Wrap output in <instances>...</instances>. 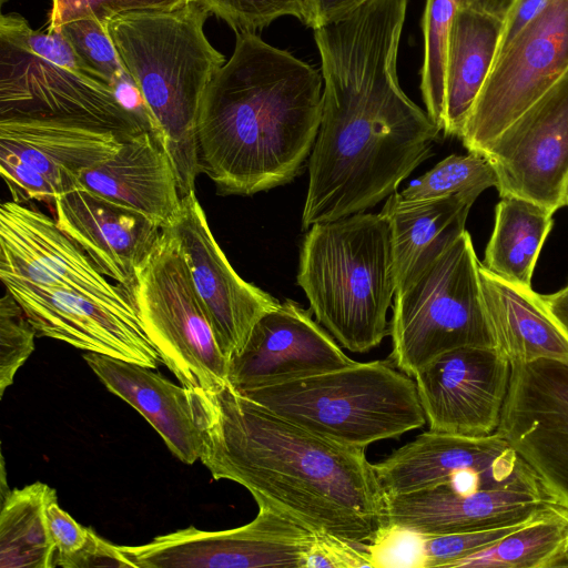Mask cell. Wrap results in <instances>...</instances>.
Returning <instances> with one entry per match:
<instances>
[{
    "instance_id": "obj_1",
    "label": "cell",
    "mask_w": 568,
    "mask_h": 568,
    "mask_svg": "<svg viewBox=\"0 0 568 568\" xmlns=\"http://www.w3.org/2000/svg\"><path fill=\"white\" fill-rule=\"evenodd\" d=\"M408 0H368L314 30L322 116L302 226L364 212L396 192L443 131L402 90L397 57Z\"/></svg>"
},
{
    "instance_id": "obj_2",
    "label": "cell",
    "mask_w": 568,
    "mask_h": 568,
    "mask_svg": "<svg viewBox=\"0 0 568 568\" xmlns=\"http://www.w3.org/2000/svg\"><path fill=\"white\" fill-rule=\"evenodd\" d=\"M203 439L200 460L214 479L246 488L316 534L368 542L385 500L365 449L313 433L225 383L189 388Z\"/></svg>"
},
{
    "instance_id": "obj_3",
    "label": "cell",
    "mask_w": 568,
    "mask_h": 568,
    "mask_svg": "<svg viewBox=\"0 0 568 568\" xmlns=\"http://www.w3.org/2000/svg\"><path fill=\"white\" fill-rule=\"evenodd\" d=\"M323 78L254 32L209 83L197 119L199 160L221 195H252L291 182L321 124Z\"/></svg>"
},
{
    "instance_id": "obj_4",
    "label": "cell",
    "mask_w": 568,
    "mask_h": 568,
    "mask_svg": "<svg viewBox=\"0 0 568 568\" xmlns=\"http://www.w3.org/2000/svg\"><path fill=\"white\" fill-rule=\"evenodd\" d=\"M211 14L202 0L163 11L131 12L108 21V32L138 87L174 165L180 192L195 191L201 171L197 119L204 92L225 63L207 40Z\"/></svg>"
},
{
    "instance_id": "obj_5",
    "label": "cell",
    "mask_w": 568,
    "mask_h": 568,
    "mask_svg": "<svg viewBox=\"0 0 568 568\" xmlns=\"http://www.w3.org/2000/svg\"><path fill=\"white\" fill-rule=\"evenodd\" d=\"M297 284L317 322L342 347L365 353L386 335L396 288L388 219L356 213L315 223L301 246Z\"/></svg>"
},
{
    "instance_id": "obj_6",
    "label": "cell",
    "mask_w": 568,
    "mask_h": 568,
    "mask_svg": "<svg viewBox=\"0 0 568 568\" xmlns=\"http://www.w3.org/2000/svg\"><path fill=\"white\" fill-rule=\"evenodd\" d=\"M240 392L285 419L353 447L398 438L426 424L415 381L388 359Z\"/></svg>"
},
{
    "instance_id": "obj_7",
    "label": "cell",
    "mask_w": 568,
    "mask_h": 568,
    "mask_svg": "<svg viewBox=\"0 0 568 568\" xmlns=\"http://www.w3.org/2000/svg\"><path fill=\"white\" fill-rule=\"evenodd\" d=\"M479 265L464 230L442 253L397 287L388 361L414 377L435 357L464 346H493L483 305ZM494 347V346H493Z\"/></svg>"
},
{
    "instance_id": "obj_8",
    "label": "cell",
    "mask_w": 568,
    "mask_h": 568,
    "mask_svg": "<svg viewBox=\"0 0 568 568\" xmlns=\"http://www.w3.org/2000/svg\"><path fill=\"white\" fill-rule=\"evenodd\" d=\"M132 292L145 333L182 386L214 389L227 383L229 362L169 227L136 270Z\"/></svg>"
},
{
    "instance_id": "obj_9",
    "label": "cell",
    "mask_w": 568,
    "mask_h": 568,
    "mask_svg": "<svg viewBox=\"0 0 568 568\" xmlns=\"http://www.w3.org/2000/svg\"><path fill=\"white\" fill-rule=\"evenodd\" d=\"M568 72V0H549L496 57L460 140L481 153Z\"/></svg>"
},
{
    "instance_id": "obj_10",
    "label": "cell",
    "mask_w": 568,
    "mask_h": 568,
    "mask_svg": "<svg viewBox=\"0 0 568 568\" xmlns=\"http://www.w3.org/2000/svg\"><path fill=\"white\" fill-rule=\"evenodd\" d=\"M43 118L112 130H148L108 83L61 67L0 37V119Z\"/></svg>"
},
{
    "instance_id": "obj_11",
    "label": "cell",
    "mask_w": 568,
    "mask_h": 568,
    "mask_svg": "<svg viewBox=\"0 0 568 568\" xmlns=\"http://www.w3.org/2000/svg\"><path fill=\"white\" fill-rule=\"evenodd\" d=\"M248 524L206 531L193 526L140 546H120L132 568H303L316 532L280 511L257 505Z\"/></svg>"
},
{
    "instance_id": "obj_12",
    "label": "cell",
    "mask_w": 568,
    "mask_h": 568,
    "mask_svg": "<svg viewBox=\"0 0 568 568\" xmlns=\"http://www.w3.org/2000/svg\"><path fill=\"white\" fill-rule=\"evenodd\" d=\"M3 277L77 292L141 322L132 291L111 283L55 220L12 200L0 206V278Z\"/></svg>"
},
{
    "instance_id": "obj_13",
    "label": "cell",
    "mask_w": 568,
    "mask_h": 568,
    "mask_svg": "<svg viewBox=\"0 0 568 568\" xmlns=\"http://www.w3.org/2000/svg\"><path fill=\"white\" fill-rule=\"evenodd\" d=\"M500 197H521L554 213L568 186V72L481 152Z\"/></svg>"
},
{
    "instance_id": "obj_14",
    "label": "cell",
    "mask_w": 568,
    "mask_h": 568,
    "mask_svg": "<svg viewBox=\"0 0 568 568\" xmlns=\"http://www.w3.org/2000/svg\"><path fill=\"white\" fill-rule=\"evenodd\" d=\"M497 433L568 508V363L510 364Z\"/></svg>"
},
{
    "instance_id": "obj_15",
    "label": "cell",
    "mask_w": 568,
    "mask_h": 568,
    "mask_svg": "<svg viewBox=\"0 0 568 568\" xmlns=\"http://www.w3.org/2000/svg\"><path fill=\"white\" fill-rule=\"evenodd\" d=\"M510 368L493 346L458 347L430 361L414 376L429 429L463 436L494 434Z\"/></svg>"
},
{
    "instance_id": "obj_16",
    "label": "cell",
    "mask_w": 568,
    "mask_h": 568,
    "mask_svg": "<svg viewBox=\"0 0 568 568\" xmlns=\"http://www.w3.org/2000/svg\"><path fill=\"white\" fill-rule=\"evenodd\" d=\"M178 239L196 293L227 362L247 342L254 325L281 303L244 281L215 241L195 191L182 196L181 211L168 226Z\"/></svg>"
},
{
    "instance_id": "obj_17",
    "label": "cell",
    "mask_w": 568,
    "mask_h": 568,
    "mask_svg": "<svg viewBox=\"0 0 568 568\" xmlns=\"http://www.w3.org/2000/svg\"><path fill=\"white\" fill-rule=\"evenodd\" d=\"M355 363L308 311L285 300L258 320L242 351L229 361L227 382L245 390Z\"/></svg>"
},
{
    "instance_id": "obj_18",
    "label": "cell",
    "mask_w": 568,
    "mask_h": 568,
    "mask_svg": "<svg viewBox=\"0 0 568 568\" xmlns=\"http://www.w3.org/2000/svg\"><path fill=\"white\" fill-rule=\"evenodd\" d=\"M38 336L156 368L163 359L140 321L77 292L3 277Z\"/></svg>"
},
{
    "instance_id": "obj_19",
    "label": "cell",
    "mask_w": 568,
    "mask_h": 568,
    "mask_svg": "<svg viewBox=\"0 0 568 568\" xmlns=\"http://www.w3.org/2000/svg\"><path fill=\"white\" fill-rule=\"evenodd\" d=\"M384 523L426 536L479 530L526 521L561 505L538 479L469 493L448 483L398 495H384Z\"/></svg>"
},
{
    "instance_id": "obj_20",
    "label": "cell",
    "mask_w": 568,
    "mask_h": 568,
    "mask_svg": "<svg viewBox=\"0 0 568 568\" xmlns=\"http://www.w3.org/2000/svg\"><path fill=\"white\" fill-rule=\"evenodd\" d=\"M374 468L384 495L434 487L463 471L513 476L531 469L497 432L463 436L430 429Z\"/></svg>"
},
{
    "instance_id": "obj_21",
    "label": "cell",
    "mask_w": 568,
    "mask_h": 568,
    "mask_svg": "<svg viewBox=\"0 0 568 568\" xmlns=\"http://www.w3.org/2000/svg\"><path fill=\"white\" fill-rule=\"evenodd\" d=\"M55 222L111 280L132 291L162 229L146 216L77 187L54 201Z\"/></svg>"
},
{
    "instance_id": "obj_22",
    "label": "cell",
    "mask_w": 568,
    "mask_h": 568,
    "mask_svg": "<svg viewBox=\"0 0 568 568\" xmlns=\"http://www.w3.org/2000/svg\"><path fill=\"white\" fill-rule=\"evenodd\" d=\"M79 187L170 226L182 206L172 160L160 138L145 130L126 138L104 161L85 169Z\"/></svg>"
},
{
    "instance_id": "obj_23",
    "label": "cell",
    "mask_w": 568,
    "mask_h": 568,
    "mask_svg": "<svg viewBox=\"0 0 568 568\" xmlns=\"http://www.w3.org/2000/svg\"><path fill=\"white\" fill-rule=\"evenodd\" d=\"M126 138L104 128L43 118L0 119V155L16 159L64 194L88 168L110 158Z\"/></svg>"
},
{
    "instance_id": "obj_24",
    "label": "cell",
    "mask_w": 568,
    "mask_h": 568,
    "mask_svg": "<svg viewBox=\"0 0 568 568\" xmlns=\"http://www.w3.org/2000/svg\"><path fill=\"white\" fill-rule=\"evenodd\" d=\"M83 358L109 392L153 426L176 458L187 465L201 458L203 439L189 388L141 364L92 352Z\"/></svg>"
},
{
    "instance_id": "obj_25",
    "label": "cell",
    "mask_w": 568,
    "mask_h": 568,
    "mask_svg": "<svg viewBox=\"0 0 568 568\" xmlns=\"http://www.w3.org/2000/svg\"><path fill=\"white\" fill-rule=\"evenodd\" d=\"M483 305L493 346L510 363L541 358L568 363V337L531 286L479 265Z\"/></svg>"
},
{
    "instance_id": "obj_26",
    "label": "cell",
    "mask_w": 568,
    "mask_h": 568,
    "mask_svg": "<svg viewBox=\"0 0 568 568\" xmlns=\"http://www.w3.org/2000/svg\"><path fill=\"white\" fill-rule=\"evenodd\" d=\"M476 193L428 200H405L390 194L382 213L388 219L397 287L423 270L465 229ZM397 290V288H396Z\"/></svg>"
},
{
    "instance_id": "obj_27",
    "label": "cell",
    "mask_w": 568,
    "mask_h": 568,
    "mask_svg": "<svg viewBox=\"0 0 568 568\" xmlns=\"http://www.w3.org/2000/svg\"><path fill=\"white\" fill-rule=\"evenodd\" d=\"M504 21L460 7L445 62L444 135L460 138L497 57Z\"/></svg>"
},
{
    "instance_id": "obj_28",
    "label": "cell",
    "mask_w": 568,
    "mask_h": 568,
    "mask_svg": "<svg viewBox=\"0 0 568 568\" xmlns=\"http://www.w3.org/2000/svg\"><path fill=\"white\" fill-rule=\"evenodd\" d=\"M552 215L535 202L500 197L483 266L504 280L531 286L538 256L552 229Z\"/></svg>"
},
{
    "instance_id": "obj_29",
    "label": "cell",
    "mask_w": 568,
    "mask_h": 568,
    "mask_svg": "<svg viewBox=\"0 0 568 568\" xmlns=\"http://www.w3.org/2000/svg\"><path fill=\"white\" fill-rule=\"evenodd\" d=\"M53 488L37 481L7 490L0 511V568L57 567V549L47 524Z\"/></svg>"
},
{
    "instance_id": "obj_30",
    "label": "cell",
    "mask_w": 568,
    "mask_h": 568,
    "mask_svg": "<svg viewBox=\"0 0 568 568\" xmlns=\"http://www.w3.org/2000/svg\"><path fill=\"white\" fill-rule=\"evenodd\" d=\"M568 544V508L555 505L454 568H548Z\"/></svg>"
},
{
    "instance_id": "obj_31",
    "label": "cell",
    "mask_w": 568,
    "mask_h": 568,
    "mask_svg": "<svg viewBox=\"0 0 568 568\" xmlns=\"http://www.w3.org/2000/svg\"><path fill=\"white\" fill-rule=\"evenodd\" d=\"M463 0H426L420 91L430 119L443 130L445 62L449 33Z\"/></svg>"
},
{
    "instance_id": "obj_32",
    "label": "cell",
    "mask_w": 568,
    "mask_h": 568,
    "mask_svg": "<svg viewBox=\"0 0 568 568\" xmlns=\"http://www.w3.org/2000/svg\"><path fill=\"white\" fill-rule=\"evenodd\" d=\"M497 176L489 160L481 153L452 154L438 162L424 175L413 180L399 192L405 200H428L459 193L480 195L496 187Z\"/></svg>"
},
{
    "instance_id": "obj_33",
    "label": "cell",
    "mask_w": 568,
    "mask_h": 568,
    "mask_svg": "<svg viewBox=\"0 0 568 568\" xmlns=\"http://www.w3.org/2000/svg\"><path fill=\"white\" fill-rule=\"evenodd\" d=\"M106 26L108 22L97 19H80L61 24L52 31L64 36L93 74L112 87L126 71Z\"/></svg>"
},
{
    "instance_id": "obj_34",
    "label": "cell",
    "mask_w": 568,
    "mask_h": 568,
    "mask_svg": "<svg viewBox=\"0 0 568 568\" xmlns=\"http://www.w3.org/2000/svg\"><path fill=\"white\" fill-rule=\"evenodd\" d=\"M37 332L24 311L6 290L0 300V395L34 351Z\"/></svg>"
},
{
    "instance_id": "obj_35",
    "label": "cell",
    "mask_w": 568,
    "mask_h": 568,
    "mask_svg": "<svg viewBox=\"0 0 568 568\" xmlns=\"http://www.w3.org/2000/svg\"><path fill=\"white\" fill-rule=\"evenodd\" d=\"M0 37L61 67L99 79L78 57L64 36L59 31L33 30L18 13L1 14Z\"/></svg>"
},
{
    "instance_id": "obj_36",
    "label": "cell",
    "mask_w": 568,
    "mask_h": 568,
    "mask_svg": "<svg viewBox=\"0 0 568 568\" xmlns=\"http://www.w3.org/2000/svg\"><path fill=\"white\" fill-rule=\"evenodd\" d=\"M371 568H426V536L384 523L367 542Z\"/></svg>"
},
{
    "instance_id": "obj_37",
    "label": "cell",
    "mask_w": 568,
    "mask_h": 568,
    "mask_svg": "<svg viewBox=\"0 0 568 568\" xmlns=\"http://www.w3.org/2000/svg\"><path fill=\"white\" fill-rule=\"evenodd\" d=\"M192 0H51L45 30L80 19L108 22L116 17L141 11H163L180 8Z\"/></svg>"
},
{
    "instance_id": "obj_38",
    "label": "cell",
    "mask_w": 568,
    "mask_h": 568,
    "mask_svg": "<svg viewBox=\"0 0 568 568\" xmlns=\"http://www.w3.org/2000/svg\"><path fill=\"white\" fill-rule=\"evenodd\" d=\"M211 14L225 21L236 33L254 32L277 18L293 16L301 20V0H202Z\"/></svg>"
},
{
    "instance_id": "obj_39",
    "label": "cell",
    "mask_w": 568,
    "mask_h": 568,
    "mask_svg": "<svg viewBox=\"0 0 568 568\" xmlns=\"http://www.w3.org/2000/svg\"><path fill=\"white\" fill-rule=\"evenodd\" d=\"M530 519L466 532L439 536L425 535L426 568H454V566L462 559L494 546L504 537L527 524Z\"/></svg>"
},
{
    "instance_id": "obj_40",
    "label": "cell",
    "mask_w": 568,
    "mask_h": 568,
    "mask_svg": "<svg viewBox=\"0 0 568 568\" xmlns=\"http://www.w3.org/2000/svg\"><path fill=\"white\" fill-rule=\"evenodd\" d=\"M303 568H371L367 542L317 534Z\"/></svg>"
},
{
    "instance_id": "obj_41",
    "label": "cell",
    "mask_w": 568,
    "mask_h": 568,
    "mask_svg": "<svg viewBox=\"0 0 568 568\" xmlns=\"http://www.w3.org/2000/svg\"><path fill=\"white\" fill-rule=\"evenodd\" d=\"M45 515L50 537L58 552V565L59 559L75 554L87 544L91 528L83 527L63 510L57 496L48 503Z\"/></svg>"
},
{
    "instance_id": "obj_42",
    "label": "cell",
    "mask_w": 568,
    "mask_h": 568,
    "mask_svg": "<svg viewBox=\"0 0 568 568\" xmlns=\"http://www.w3.org/2000/svg\"><path fill=\"white\" fill-rule=\"evenodd\" d=\"M58 566L64 568L131 567V564L120 546L102 539L91 529L87 544L75 554L59 559Z\"/></svg>"
},
{
    "instance_id": "obj_43",
    "label": "cell",
    "mask_w": 568,
    "mask_h": 568,
    "mask_svg": "<svg viewBox=\"0 0 568 568\" xmlns=\"http://www.w3.org/2000/svg\"><path fill=\"white\" fill-rule=\"evenodd\" d=\"M368 0H301V21L314 30L339 21Z\"/></svg>"
},
{
    "instance_id": "obj_44",
    "label": "cell",
    "mask_w": 568,
    "mask_h": 568,
    "mask_svg": "<svg viewBox=\"0 0 568 568\" xmlns=\"http://www.w3.org/2000/svg\"><path fill=\"white\" fill-rule=\"evenodd\" d=\"M548 1L549 0H516L514 2L504 19L498 52L542 10Z\"/></svg>"
},
{
    "instance_id": "obj_45",
    "label": "cell",
    "mask_w": 568,
    "mask_h": 568,
    "mask_svg": "<svg viewBox=\"0 0 568 568\" xmlns=\"http://www.w3.org/2000/svg\"><path fill=\"white\" fill-rule=\"evenodd\" d=\"M541 296L547 310L568 337V284L559 291Z\"/></svg>"
},
{
    "instance_id": "obj_46",
    "label": "cell",
    "mask_w": 568,
    "mask_h": 568,
    "mask_svg": "<svg viewBox=\"0 0 568 568\" xmlns=\"http://www.w3.org/2000/svg\"><path fill=\"white\" fill-rule=\"evenodd\" d=\"M516 0H463L462 7L496 17L504 21Z\"/></svg>"
},
{
    "instance_id": "obj_47",
    "label": "cell",
    "mask_w": 568,
    "mask_h": 568,
    "mask_svg": "<svg viewBox=\"0 0 568 568\" xmlns=\"http://www.w3.org/2000/svg\"><path fill=\"white\" fill-rule=\"evenodd\" d=\"M568 567V547L557 555L548 568Z\"/></svg>"
},
{
    "instance_id": "obj_48",
    "label": "cell",
    "mask_w": 568,
    "mask_h": 568,
    "mask_svg": "<svg viewBox=\"0 0 568 568\" xmlns=\"http://www.w3.org/2000/svg\"><path fill=\"white\" fill-rule=\"evenodd\" d=\"M565 203H566V206H568V186H567V191H566Z\"/></svg>"
},
{
    "instance_id": "obj_49",
    "label": "cell",
    "mask_w": 568,
    "mask_h": 568,
    "mask_svg": "<svg viewBox=\"0 0 568 568\" xmlns=\"http://www.w3.org/2000/svg\"><path fill=\"white\" fill-rule=\"evenodd\" d=\"M566 547H568V544H567V546H566Z\"/></svg>"
}]
</instances>
